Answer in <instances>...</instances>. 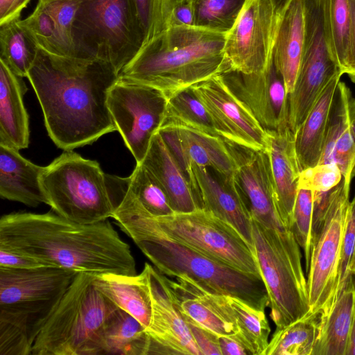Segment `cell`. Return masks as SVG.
Returning <instances> with one entry per match:
<instances>
[{
  "label": "cell",
  "mask_w": 355,
  "mask_h": 355,
  "mask_svg": "<svg viewBox=\"0 0 355 355\" xmlns=\"http://www.w3.org/2000/svg\"><path fill=\"white\" fill-rule=\"evenodd\" d=\"M347 355H355V313L349 338Z\"/></svg>",
  "instance_id": "52"
},
{
  "label": "cell",
  "mask_w": 355,
  "mask_h": 355,
  "mask_svg": "<svg viewBox=\"0 0 355 355\" xmlns=\"http://www.w3.org/2000/svg\"><path fill=\"white\" fill-rule=\"evenodd\" d=\"M280 15L272 0H246L232 28L227 33L224 51L230 71H263L272 60Z\"/></svg>",
  "instance_id": "14"
},
{
  "label": "cell",
  "mask_w": 355,
  "mask_h": 355,
  "mask_svg": "<svg viewBox=\"0 0 355 355\" xmlns=\"http://www.w3.org/2000/svg\"><path fill=\"white\" fill-rule=\"evenodd\" d=\"M233 93L268 131H281L288 126V94L273 59L259 73L227 71L222 73Z\"/></svg>",
  "instance_id": "17"
},
{
  "label": "cell",
  "mask_w": 355,
  "mask_h": 355,
  "mask_svg": "<svg viewBox=\"0 0 355 355\" xmlns=\"http://www.w3.org/2000/svg\"><path fill=\"white\" fill-rule=\"evenodd\" d=\"M112 218L162 274L187 277L206 290L238 298L265 311L268 306L263 281L207 256L165 235L120 200Z\"/></svg>",
  "instance_id": "4"
},
{
  "label": "cell",
  "mask_w": 355,
  "mask_h": 355,
  "mask_svg": "<svg viewBox=\"0 0 355 355\" xmlns=\"http://www.w3.org/2000/svg\"><path fill=\"white\" fill-rule=\"evenodd\" d=\"M158 131L184 173L195 164L210 167L225 178L235 175L232 157L221 137L183 126H163Z\"/></svg>",
  "instance_id": "20"
},
{
  "label": "cell",
  "mask_w": 355,
  "mask_h": 355,
  "mask_svg": "<svg viewBox=\"0 0 355 355\" xmlns=\"http://www.w3.org/2000/svg\"><path fill=\"white\" fill-rule=\"evenodd\" d=\"M26 91L22 77L0 59V144L17 150L29 144L28 115L23 101Z\"/></svg>",
  "instance_id": "26"
},
{
  "label": "cell",
  "mask_w": 355,
  "mask_h": 355,
  "mask_svg": "<svg viewBox=\"0 0 355 355\" xmlns=\"http://www.w3.org/2000/svg\"><path fill=\"white\" fill-rule=\"evenodd\" d=\"M305 37L293 90L288 94V126L295 134L327 85L343 73L326 38L323 0H304Z\"/></svg>",
  "instance_id": "11"
},
{
  "label": "cell",
  "mask_w": 355,
  "mask_h": 355,
  "mask_svg": "<svg viewBox=\"0 0 355 355\" xmlns=\"http://www.w3.org/2000/svg\"><path fill=\"white\" fill-rule=\"evenodd\" d=\"M269 132L268 153L276 207L283 224L291 229L302 171L295 153L294 133L289 127L281 131Z\"/></svg>",
  "instance_id": "22"
},
{
  "label": "cell",
  "mask_w": 355,
  "mask_h": 355,
  "mask_svg": "<svg viewBox=\"0 0 355 355\" xmlns=\"http://www.w3.org/2000/svg\"><path fill=\"white\" fill-rule=\"evenodd\" d=\"M126 180L129 189L151 215L164 216L174 213L162 185L141 162L137 163Z\"/></svg>",
  "instance_id": "37"
},
{
  "label": "cell",
  "mask_w": 355,
  "mask_h": 355,
  "mask_svg": "<svg viewBox=\"0 0 355 355\" xmlns=\"http://www.w3.org/2000/svg\"><path fill=\"white\" fill-rule=\"evenodd\" d=\"M47 266L23 254L0 249V267L14 269H31Z\"/></svg>",
  "instance_id": "47"
},
{
  "label": "cell",
  "mask_w": 355,
  "mask_h": 355,
  "mask_svg": "<svg viewBox=\"0 0 355 355\" xmlns=\"http://www.w3.org/2000/svg\"><path fill=\"white\" fill-rule=\"evenodd\" d=\"M185 173L200 207L233 226L253 248L252 219L236 175L218 178L195 164Z\"/></svg>",
  "instance_id": "19"
},
{
  "label": "cell",
  "mask_w": 355,
  "mask_h": 355,
  "mask_svg": "<svg viewBox=\"0 0 355 355\" xmlns=\"http://www.w3.org/2000/svg\"><path fill=\"white\" fill-rule=\"evenodd\" d=\"M19 19L0 26V59L15 74L27 78L37 48L19 24Z\"/></svg>",
  "instance_id": "34"
},
{
  "label": "cell",
  "mask_w": 355,
  "mask_h": 355,
  "mask_svg": "<svg viewBox=\"0 0 355 355\" xmlns=\"http://www.w3.org/2000/svg\"><path fill=\"white\" fill-rule=\"evenodd\" d=\"M184 318L202 355H221L218 335L187 318Z\"/></svg>",
  "instance_id": "46"
},
{
  "label": "cell",
  "mask_w": 355,
  "mask_h": 355,
  "mask_svg": "<svg viewBox=\"0 0 355 355\" xmlns=\"http://www.w3.org/2000/svg\"><path fill=\"white\" fill-rule=\"evenodd\" d=\"M95 284L99 291L120 309L137 319L147 331L151 323L153 306L144 269L135 275H96Z\"/></svg>",
  "instance_id": "29"
},
{
  "label": "cell",
  "mask_w": 355,
  "mask_h": 355,
  "mask_svg": "<svg viewBox=\"0 0 355 355\" xmlns=\"http://www.w3.org/2000/svg\"><path fill=\"white\" fill-rule=\"evenodd\" d=\"M226 35L196 26H172L140 49L119 75L158 90L168 101L230 71Z\"/></svg>",
  "instance_id": "3"
},
{
  "label": "cell",
  "mask_w": 355,
  "mask_h": 355,
  "mask_svg": "<svg viewBox=\"0 0 355 355\" xmlns=\"http://www.w3.org/2000/svg\"><path fill=\"white\" fill-rule=\"evenodd\" d=\"M351 92L340 82L336 89L328 119L320 164H336L349 183L355 175V141L349 116Z\"/></svg>",
  "instance_id": "23"
},
{
  "label": "cell",
  "mask_w": 355,
  "mask_h": 355,
  "mask_svg": "<svg viewBox=\"0 0 355 355\" xmlns=\"http://www.w3.org/2000/svg\"><path fill=\"white\" fill-rule=\"evenodd\" d=\"M119 76L104 60L55 55L37 49L27 78L48 134L58 148L72 150L116 130L107 96Z\"/></svg>",
  "instance_id": "1"
},
{
  "label": "cell",
  "mask_w": 355,
  "mask_h": 355,
  "mask_svg": "<svg viewBox=\"0 0 355 355\" xmlns=\"http://www.w3.org/2000/svg\"><path fill=\"white\" fill-rule=\"evenodd\" d=\"M31 0H0V26L20 19Z\"/></svg>",
  "instance_id": "48"
},
{
  "label": "cell",
  "mask_w": 355,
  "mask_h": 355,
  "mask_svg": "<svg viewBox=\"0 0 355 355\" xmlns=\"http://www.w3.org/2000/svg\"><path fill=\"white\" fill-rule=\"evenodd\" d=\"M41 182L46 204L70 220L89 224L112 218L115 206L106 174L95 160L64 150L44 167Z\"/></svg>",
  "instance_id": "9"
},
{
  "label": "cell",
  "mask_w": 355,
  "mask_h": 355,
  "mask_svg": "<svg viewBox=\"0 0 355 355\" xmlns=\"http://www.w3.org/2000/svg\"><path fill=\"white\" fill-rule=\"evenodd\" d=\"M355 250V196L349 202L343 236L337 296L351 275L349 266Z\"/></svg>",
  "instance_id": "44"
},
{
  "label": "cell",
  "mask_w": 355,
  "mask_h": 355,
  "mask_svg": "<svg viewBox=\"0 0 355 355\" xmlns=\"http://www.w3.org/2000/svg\"><path fill=\"white\" fill-rule=\"evenodd\" d=\"M0 249L78 272L137 275L130 245L108 219L83 224L53 210L10 213L0 219Z\"/></svg>",
  "instance_id": "2"
},
{
  "label": "cell",
  "mask_w": 355,
  "mask_h": 355,
  "mask_svg": "<svg viewBox=\"0 0 355 355\" xmlns=\"http://www.w3.org/2000/svg\"><path fill=\"white\" fill-rule=\"evenodd\" d=\"M170 125L187 127L218 136L207 110L190 88L168 100L159 128Z\"/></svg>",
  "instance_id": "35"
},
{
  "label": "cell",
  "mask_w": 355,
  "mask_h": 355,
  "mask_svg": "<svg viewBox=\"0 0 355 355\" xmlns=\"http://www.w3.org/2000/svg\"><path fill=\"white\" fill-rule=\"evenodd\" d=\"M336 187L327 191H313L311 251L323 228L327 213Z\"/></svg>",
  "instance_id": "45"
},
{
  "label": "cell",
  "mask_w": 355,
  "mask_h": 355,
  "mask_svg": "<svg viewBox=\"0 0 355 355\" xmlns=\"http://www.w3.org/2000/svg\"><path fill=\"white\" fill-rule=\"evenodd\" d=\"M351 17V49L346 73L355 82V0H347Z\"/></svg>",
  "instance_id": "51"
},
{
  "label": "cell",
  "mask_w": 355,
  "mask_h": 355,
  "mask_svg": "<svg viewBox=\"0 0 355 355\" xmlns=\"http://www.w3.org/2000/svg\"><path fill=\"white\" fill-rule=\"evenodd\" d=\"M252 227L253 249L268 293L270 316L276 329H282L310 313L300 246L289 228H269L254 219Z\"/></svg>",
  "instance_id": "7"
},
{
  "label": "cell",
  "mask_w": 355,
  "mask_h": 355,
  "mask_svg": "<svg viewBox=\"0 0 355 355\" xmlns=\"http://www.w3.org/2000/svg\"><path fill=\"white\" fill-rule=\"evenodd\" d=\"M73 33L78 56L107 62L119 74L143 43L132 0H83Z\"/></svg>",
  "instance_id": "10"
},
{
  "label": "cell",
  "mask_w": 355,
  "mask_h": 355,
  "mask_svg": "<svg viewBox=\"0 0 355 355\" xmlns=\"http://www.w3.org/2000/svg\"><path fill=\"white\" fill-rule=\"evenodd\" d=\"M96 275L78 272L37 336L31 355H94L119 308L98 289Z\"/></svg>",
  "instance_id": "6"
},
{
  "label": "cell",
  "mask_w": 355,
  "mask_h": 355,
  "mask_svg": "<svg viewBox=\"0 0 355 355\" xmlns=\"http://www.w3.org/2000/svg\"><path fill=\"white\" fill-rule=\"evenodd\" d=\"M349 189L350 183L343 177L334 193L322 232L312 248L306 280L310 313L325 314L337 297Z\"/></svg>",
  "instance_id": "13"
},
{
  "label": "cell",
  "mask_w": 355,
  "mask_h": 355,
  "mask_svg": "<svg viewBox=\"0 0 355 355\" xmlns=\"http://www.w3.org/2000/svg\"><path fill=\"white\" fill-rule=\"evenodd\" d=\"M44 167L23 157L19 150L0 144V196L35 207L46 204L41 182Z\"/></svg>",
  "instance_id": "27"
},
{
  "label": "cell",
  "mask_w": 355,
  "mask_h": 355,
  "mask_svg": "<svg viewBox=\"0 0 355 355\" xmlns=\"http://www.w3.org/2000/svg\"><path fill=\"white\" fill-rule=\"evenodd\" d=\"M225 141L232 157L236 180L252 218L269 228H288L277 209L268 151H255Z\"/></svg>",
  "instance_id": "18"
},
{
  "label": "cell",
  "mask_w": 355,
  "mask_h": 355,
  "mask_svg": "<svg viewBox=\"0 0 355 355\" xmlns=\"http://www.w3.org/2000/svg\"><path fill=\"white\" fill-rule=\"evenodd\" d=\"M340 77L334 78L327 85L294 134L295 153L301 171L320 163L329 112Z\"/></svg>",
  "instance_id": "30"
},
{
  "label": "cell",
  "mask_w": 355,
  "mask_h": 355,
  "mask_svg": "<svg viewBox=\"0 0 355 355\" xmlns=\"http://www.w3.org/2000/svg\"><path fill=\"white\" fill-rule=\"evenodd\" d=\"M342 178L341 171L336 164H320L301 171L299 189L327 191L337 186Z\"/></svg>",
  "instance_id": "43"
},
{
  "label": "cell",
  "mask_w": 355,
  "mask_h": 355,
  "mask_svg": "<svg viewBox=\"0 0 355 355\" xmlns=\"http://www.w3.org/2000/svg\"><path fill=\"white\" fill-rule=\"evenodd\" d=\"M320 320L321 314L309 313L276 329L263 355H311L318 336Z\"/></svg>",
  "instance_id": "32"
},
{
  "label": "cell",
  "mask_w": 355,
  "mask_h": 355,
  "mask_svg": "<svg viewBox=\"0 0 355 355\" xmlns=\"http://www.w3.org/2000/svg\"><path fill=\"white\" fill-rule=\"evenodd\" d=\"M77 273L53 266L0 267L1 355H31L37 336Z\"/></svg>",
  "instance_id": "5"
},
{
  "label": "cell",
  "mask_w": 355,
  "mask_h": 355,
  "mask_svg": "<svg viewBox=\"0 0 355 355\" xmlns=\"http://www.w3.org/2000/svg\"><path fill=\"white\" fill-rule=\"evenodd\" d=\"M246 0H191L194 26L227 33L234 26Z\"/></svg>",
  "instance_id": "38"
},
{
  "label": "cell",
  "mask_w": 355,
  "mask_h": 355,
  "mask_svg": "<svg viewBox=\"0 0 355 355\" xmlns=\"http://www.w3.org/2000/svg\"><path fill=\"white\" fill-rule=\"evenodd\" d=\"M152 300V320L147 333L149 354L202 355L178 306L168 278L145 263Z\"/></svg>",
  "instance_id": "16"
},
{
  "label": "cell",
  "mask_w": 355,
  "mask_h": 355,
  "mask_svg": "<svg viewBox=\"0 0 355 355\" xmlns=\"http://www.w3.org/2000/svg\"><path fill=\"white\" fill-rule=\"evenodd\" d=\"M83 1V0H55L46 4L42 3L53 21L57 37L66 56H78L76 50L73 27L76 15Z\"/></svg>",
  "instance_id": "41"
},
{
  "label": "cell",
  "mask_w": 355,
  "mask_h": 355,
  "mask_svg": "<svg viewBox=\"0 0 355 355\" xmlns=\"http://www.w3.org/2000/svg\"><path fill=\"white\" fill-rule=\"evenodd\" d=\"M272 1L275 6L277 13L279 15L283 11L289 0H272Z\"/></svg>",
  "instance_id": "54"
},
{
  "label": "cell",
  "mask_w": 355,
  "mask_h": 355,
  "mask_svg": "<svg viewBox=\"0 0 355 355\" xmlns=\"http://www.w3.org/2000/svg\"><path fill=\"white\" fill-rule=\"evenodd\" d=\"M350 274L355 275V250L349 266Z\"/></svg>",
  "instance_id": "55"
},
{
  "label": "cell",
  "mask_w": 355,
  "mask_h": 355,
  "mask_svg": "<svg viewBox=\"0 0 355 355\" xmlns=\"http://www.w3.org/2000/svg\"><path fill=\"white\" fill-rule=\"evenodd\" d=\"M167 101L158 90L120 75L109 91L110 112L137 163L143 161L159 130Z\"/></svg>",
  "instance_id": "12"
},
{
  "label": "cell",
  "mask_w": 355,
  "mask_h": 355,
  "mask_svg": "<svg viewBox=\"0 0 355 355\" xmlns=\"http://www.w3.org/2000/svg\"><path fill=\"white\" fill-rule=\"evenodd\" d=\"M349 116L351 125V130L355 141V99H350L349 103Z\"/></svg>",
  "instance_id": "53"
},
{
  "label": "cell",
  "mask_w": 355,
  "mask_h": 355,
  "mask_svg": "<svg viewBox=\"0 0 355 355\" xmlns=\"http://www.w3.org/2000/svg\"><path fill=\"white\" fill-rule=\"evenodd\" d=\"M132 1L143 34L141 49L170 27L173 10L187 0Z\"/></svg>",
  "instance_id": "39"
},
{
  "label": "cell",
  "mask_w": 355,
  "mask_h": 355,
  "mask_svg": "<svg viewBox=\"0 0 355 355\" xmlns=\"http://www.w3.org/2000/svg\"><path fill=\"white\" fill-rule=\"evenodd\" d=\"M150 347V338L144 326L119 308L107 322L94 355H148Z\"/></svg>",
  "instance_id": "31"
},
{
  "label": "cell",
  "mask_w": 355,
  "mask_h": 355,
  "mask_svg": "<svg viewBox=\"0 0 355 355\" xmlns=\"http://www.w3.org/2000/svg\"><path fill=\"white\" fill-rule=\"evenodd\" d=\"M355 313V278L350 275L329 310L321 315L311 355H347Z\"/></svg>",
  "instance_id": "28"
},
{
  "label": "cell",
  "mask_w": 355,
  "mask_h": 355,
  "mask_svg": "<svg viewBox=\"0 0 355 355\" xmlns=\"http://www.w3.org/2000/svg\"><path fill=\"white\" fill-rule=\"evenodd\" d=\"M190 89L205 106L220 137L252 150L268 151L270 132L233 93L222 74L197 83Z\"/></svg>",
  "instance_id": "15"
},
{
  "label": "cell",
  "mask_w": 355,
  "mask_h": 355,
  "mask_svg": "<svg viewBox=\"0 0 355 355\" xmlns=\"http://www.w3.org/2000/svg\"><path fill=\"white\" fill-rule=\"evenodd\" d=\"M313 200V191L298 189L291 227L297 244L304 250L306 272L309 268L311 256Z\"/></svg>",
  "instance_id": "42"
},
{
  "label": "cell",
  "mask_w": 355,
  "mask_h": 355,
  "mask_svg": "<svg viewBox=\"0 0 355 355\" xmlns=\"http://www.w3.org/2000/svg\"><path fill=\"white\" fill-rule=\"evenodd\" d=\"M19 24L37 49L49 53L66 56L55 29L53 21L44 5L37 2L34 10Z\"/></svg>",
  "instance_id": "40"
},
{
  "label": "cell",
  "mask_w": 355,
  "mask_h": 355,
  "mask_svg": "<svg viewBox=\"0 0 355 355\" xmlns=\"http://www.w3.org/2000/svg\"><path fill=\"white\" fill-rule=\"evenodd\" d=\"M37 1L43 4H46V3H48L55 1V0H37Z\"/></svg>",
  "instance_id": "56"
},
{
  "label": "cell",
  "mask_w": 355,
  "mask_h": 355,
  "mask_svg": "<svg viewBox=\"0 0 355 355\" xmlns=\"http://www.w3.org/2000/svg\"><path fill=\"white\" fill-rule=\"evenodd\" d=\"M194 26V10L191 0H187L178 5L173 11L171 25Z\"/></svg>",
  "instance_id": "50"
},
{
  "label": "cell",
  "mask_w": 355,
  "mask_h": 355,
  "mask_svg": "<svg viewBox=\"0 0 355 355\" xmlns=\"http://www.w3.org/2000/svg\"><path fill=\"white\" fill-rule=\"evenodd\" d=\"M141 163L162 185L174 212L184 213L202 209L186 174L159 131L152 137Z\"/></svg>",
  "instance_id": "24"
},
{
  "label": "cell",
  "mask_w": 355,
  "mask_h": 355,
  "mask_svg": "<svg viewBox=\"0 0 355 355\" xmlns=\"http://www.w3.org/2000/svg\"><path fill=\"white\" fill-rule=\"evenodd\" d=\"M120 200L147 223L171 239L261 278L253 248L233 226L211 211L199 209L154 216L144 208L128 184L124 187Z\"/></svg>",
  "instance_id": "8"
},
{
  "label": "cell",
  "mask_w": 355,
  "mask_h": 355,
  "mask_svg": "<svg viewBox=\"0 0 355 355\" xmlns=\"http://www.w3.org/2000/svg\"><path fill=\"white\" fill-rule=\"evenodd\" d=\"M227 300L239 330L236 335L252 355H263L270 332L264 311L256 309L238 298L227 296Z\"/></svg>",
  "instance_id": "36"
},
{
  "label": "cell",
  "mask_w": 355,
  "mask_h": 355,
  "mask_svg": "<svg viewBox=\"0 0 355 355\" xmlns=\"http://www.w3.org/2000/svg\"><path fill=\"white\" fill-rule=\"evenodd\" d=\"M324 26L332 56L346 73L351 49V17L347 0H323Z\"/></svg>",
  "instance_id": "33"
},
{
  "label": "cell",
  "mask_w": 355,
  "mask_h": 355,
  "mask_svg": "<svg viewBox=\"0 0 355 355\" xmlns=\"http://www.w3.org/2000/svg\"><path fill=\"white\" fill-rule=\"evenodd\" d=\"M279 15L272 59L290 94L294 88L304 46V0H289Z\"/></svg>",
  "instance_id": "25"
},
{
  "label": "cell",
  "mask_w": 355,
  "mask_h": 355,
  "mask_svg": "<svg viewBox=\"0 0 355 355\" xmlns=\"http://www.w3.org/2000/svg\"><path fill=\"white\" fill-rule=\"evenodd\" d=\"M181 313L192 322L218 336H232L239 330L232 316L227 296L206 290L191 279H168Z\"/></svg>",
  "instance_id": "21"
},
{
  "label": "cell",
  "mask_w": 355,
  "mask_h": 355,
  "mask_svg": "<svg viewBox=\"0 0 355 355\" xmlns=\"http://www.w3.org/2000/svg\"><path fill=\"white\" fill-rule=\"evenodd\" d=\"M221 355H252L237 336H218Z\"/></svg>",
  "instance_id": "49"
}]
</instances>
